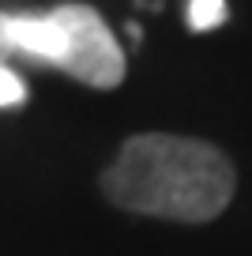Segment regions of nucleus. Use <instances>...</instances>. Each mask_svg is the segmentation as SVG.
Instances as JSON below:
<instances>
[{
    "mask_svg": "<svg viewBox=\"0 0 252 256\" xmlns=\"http://www.w3.org/2000/svg\"><path fill=\"white\" fill-rule=\"evenodd\" d=\"M12 53H16V49H12V38H8V16L0 12V64H8Z\"/></svg>",
    "mask_w": 252,
    "mask_h": 256,
    "instance_id": "obj_6",
    "label": "nucleus"
},
{
    "mask_svg": "<svg viewBox=\"0 0 252 256\" xmlns=\"http://www.w3.org/2000/svg\"><path fill=\"white\" fill-rule=\"evenodd\" d=\"M26 98V87L8 64H0V106H19Z\"/></svg>",
    "mask_w": 252,
    "mask_h": 256,
    "instance_id": "obj_5",
    "label": "nucleus"
},
{
    "mask_svg": "<svg viewBox=\"0 0 252 256\" xmlns=\"http://www.w3.org/2000/svg\"><path fill=\"white\" fill-rule=\"evenodd\" d=\"M106 200L120 211L170 222H211L230 208L237 170L214 144L143 132L124 140L102 174Z\"/></svg>",
    "mask_w": 252,
    "mask_h": 256,
    "instance_id": "obj_1",
    "label": "nucleus"
},
{
    "mask_svg": "<svg viewBox=\"0 0 252 256\" xmlns=\"http://www.w3.org/2000/svg\"><path fill=\"white\" fill-rule=\"evenodd\" d=\"M53 23L60 26V56L56 68L72 76V80L87 83L94 90H113L124 80V53H120L113 30L106 26V19L87 4H60L49 12Z\"/></svg>",
    "mask_w": 252,
    "mask_h": 256,
    "instance_id": "obj_2",
    "label": "nucleus"
},
{
    "mask_svg": "<svg viewBox=\"0 0 252 256\" xmlns=\"http://www.w3.org/2000/svg\"><path fill=\"white\" fill-rule=\"evenodd\" d=\"M8 38L16 53H30L38 60H53V64L64 46L53 16H8Z\"/></svg>",
    "mask_w": 252,
    "mask_h": 256,
    "instance_id": "obj_3",
    "label": "nucleus"
},
{
    "mask_svg": "<svg viewBox=\"0 0 252 256\" xmlns=\"http://www.w3.org/2000/svg\"><path fill=\"white\" fill-rule=\"evenodd\" d=\"M222 19H226V4H222V0H192L188 4L192 30H214Z\"/></svg>",
    "mask_w": 252,
    "mask_h": 256,
    "instance_id": "obj_4",
    "label": "nucleus"
}]
</instances>
